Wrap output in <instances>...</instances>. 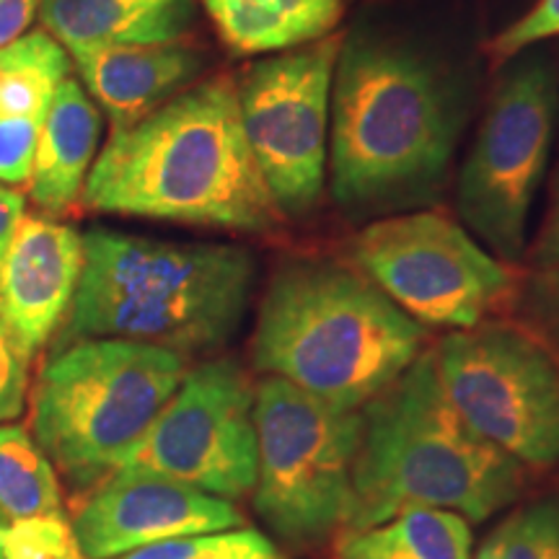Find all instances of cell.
<instances>
[{"instance_id":"cell-11","label":"cell","mask_w":559,"mask_h":559,"mask_svg":"<svg viewBox=\"0 0 559 559\" xmlns=\"http://www.w3.org/2000/svg\"><path fill=\"white\" fill-rule=\"evenodd\" d=\"M342 37L267 55L236 81L243 135L285 221L309 218L326 192L332 81Z\"/></svg>"},{"instance_id":"cell-5","label":"cell","mask_w":559,"mask_h":559,"mask_svg":"<svg viewBox=\"0 0 559 559\" xmlns=\"http://www.w3.org/2000/svg\"><path fill=\"white\" fill-rule=\"evenodd\" d=\"M360 415L355 510L347 531L415 508L451 510L481 523L526 492V466L477 436L453 409L432 347H425Z\"/></svg>"},{"instance_id":"cell-9","label":"cell","mask_w":559,"mask_h":559,"mask_svg":"<svg viewBox=\"0 0 559 559\" xmlns=\"http://www.w3.org/2000/svg\"><path fill=\"white\" fill-rule=\"evenodd\" d=\"M345 251L349 264L425 330L456 332L508 317L523 275L438 210L370 221Z\"/></svg>"},{"instance_id":"cell-7","label":"cell","mask_w":559,"mask_h":559,"mask_svg":"<svg viewBox=\"0 0 559 559\" xmlns=\"http://www.w3.org/2000/svg\"><path fill=\"white\" fill-rule=\"evenodd\" d=\"M254 510L270 539L313 549L345 534L355 510L360 409H342L293 383H257Z\"/></svg>"},{"instance_id":"cell-25","label":"cell","mask_w":559,"mask_h":559,"mask_svg":"<svg viewBox=\"0 0 559 559\" xmlns=\"http://www.w3.org/2000/svg\"><path fill=\"white\" fill-rule=\"evenodd\" d=\"M0 555L3 559H73L79 544L66 513L45 519L5 521L0 531Z\"/></svg>"},{"instance_id":"cell-13","label":"cell","mask_w":559,"mask_h":559,"mask_svg":"<svg viewBox=\"0 0 559 559\" xmlns=\"http://www.w3.org/2000/svg\"><path fill=\"white\" fill-rule=\"evenodd\" d=\"M239 526L243 515L234 502L130 466L91 489L70 523L83 559H117L151 544Z\"/></svg>"},{"instance_id":"cell-4","label":"cell","mask_w":559,"mask_h":559,"mask_svg":"<svg viewBox=\"0 0 559 559\" xmlns=\"http://www.w3.org/2000/svg\"><path fill=\"white\" fill-rule=\"evenodd\" d=\"M428 330L373 280L330 257H290L267 280L251 366L342 409H362L419 358Z\"/></svg>"},{"instance_id":"cell-14","label":"cell","mask_w":559,"mask_h":559,"mask_svg":"<svg viewBox=\"0 0 559 559\" xmlns=\"http://www.w3.org/2000/svg\"><path fill=\"white\" fill-rule=\"evenodd\" d=\"M83 272V234L52 215L21 218L0 267V321L37 355L60 332Z\"/></svg>"},{"instance_id":"cell-31","label":"cell","mask_w":559,"mask_h":559,"mask_svg":"<svg viewBox=\"0 0 559 559\" xmlns=\"http://www.w3.org/2000/svg\"><path fill=\"white\" fill-rule=\"evenodd\" d=\"M24 213H26L24 194L11 190V187H0V267H3L5 251L11 247V239L13 234H16Z\"/></svg>"},{"instance_id":"cell-20","label":"cell","mask_w":559,"mask_h":559,"mask_svg":"<svg viewBox=\"0 0 559 559\" xmlns=\"http://www.w3.org/2000/svg\"><path fill=\"white\" fill-rule=\"evenodd\" d=\"M73 58L47 29L21 34L0 50V117L45 120L55 91L70 79Z\"/></svg>"},{"instance_id":"cell-28","label":"cell","mask_w":559,"mask_h":559,"mask_svg":"<svg viewBox=\"0 0 559 559\" xmlns=\"http://www.w3.org/2000/svg\"><path fill=\"white\" fill-rule=\"evenodd\" d=\"M32 355L19 345V340L0 321V425L21 417L29 394Z\"/></svg>"},{"instance_id":"cell-2","label":"cell","mask_w":559,"mask_h":559,"mask_svg":"<svg viewBox=\"0 0 559 559\" xmlns=\"http://www.w3.org/2000/svg\"><path fill=\"white\" fill-rule=\"evenodd\" d=\"M81 200L96 213L247 236L285 226L251 156L228 75L194 83L145 120L111 132Z\"/></svg>"},{"instance_id":"cell-24","label":"cell","mask_w":559,"mask_h":559,"mask_svg":"<svg viewBox=\"0 0 559 559\" xmlns=\"http://www.w3.org/2000/svg\"><path fill=\"white\" fill-rule=\"evenodd\" d=\"M495 534L500 559H559V498L526 502Z\"/></svg>"},{"instance_id":"cell-29","label":"cell","mask_w":559,"mask_h":559,"mask_svg":"<svg viewBox=\"0 0 559 559\" xmlns=\"http://www.w3.org/2000/svg\"><path fill=\"white\" fill-rule=\"evenodd\" d=\"M523 260L528 262V270H559V169L551 179L547 213Z\"/></svg>"},{"instance_id":"cell-32","label":"cell","mask_w":559,"mask_h":559,"mask_svg":"<svg viewBox=\"0 0 559 559\" xmlns=\"http://www.w3.org/2000/svg\"><path fill=\"white\" fill-rule=\"evenodd\" d=\"M472 559H500V539L495 531L487 536V542L481 544L477 555H472Z\"/></svg>"},{"instance_id":"cell-15","label":"cell","mask_w":559,"mask_h":559,"mask_svg":"<svg viewBox=\"0 0 559 559\" xmlns=\"http://www.w3.org/2000/svg\"><path fill=\"white\" fill-rule=\"evenodd\" d=\"M83 88L107 111L111 132L128 130L192 86L205 58L185 41L104 45L70 52Z\"/></svg>"},{"instance_id":"cell-23","label":"cell","mask_w":559,"mask_h":559,"mask_svg":"<svg viewBox=\"0 0 559 559\" xmlns=\"http://www.w3.org/2000/svg\"><path fill=\"white\" fill-rule=\"evenodd\" d=\"M506 319L539 342L559 368V270L523 272Z\"/></svg>"},{"instance_id":"cell-6","label":"cell","mask_w":559,"mask_h":559,"mask_svg":"<svg viewBox=\"0 0 559 559\" xmlns=\"http://www.w3.org/2000/svg\"><path fill=\"white\" fill-rule=\"evenodd\" d=\"M187 368L171 349L132 340L55 347L32 389V436L58 477L94 489L122 469Z\"/></svg>"},{"instance_id":"cell-33","label":"cell","mask_w":559,"mask_h":559,"mask_svg":"<svg viewBox=\"0 0 559 559\" xmlns=\"http://www.w3.org/2000/svg\"><path fill=\"white\" fill-rule=\"evenodd\" d=\"M3 523H5L3 515H0V531H3ZM0 559H3V555H0Z\"/></svg>"},{"instance_id":"cell-34","label":"cell","mask_w":559,"mask_h":559,"mask_svg":"<svg viewBox=\"0 0 559 559\" xmlns=\"http://www.w3.org/2000/svg\"><path fill=\"white\" fill-rule=\"evenodd\" d=\"M73 559H83V555H79V557H73Z\"/></svg>"},{"instance_id":"cell-3","label":"cell","mask_w":559,"mask_h":559,"mask_svg":"<svg viewBox=\"0 0 559 559\" xmlns=\"http://www.w3.org/2000/svg\"><path fill=\"white\" fill-rule=\"evenodd\" d=\"M254 251L218 241H169L88 228L83 272L55 347L109 337L181 355L221 353L254 298Z\"/></svg>"},{"instance_id":"cell-16","label":"cell","mask_w":559,"mask_h":559,"mask_svg":"<svg viewBox=\"0 0 559 559\" xmlns=\"http://www.w3.org/2000/svg\"><path fill=\"white\" fill-rule=\"evenodd\" d=\"M102 111L75 79L60 83L41 120L29 177V198L45 215H62L83 198L88 171L99 156Z\"/></svg>"},{"instance_id":"cell-12","label":"cell","mask_w":559,"mask_h":559,"mask_svg":"<svg viewBox=\"0 0 559 559\" xmlns=\"http://www.w3.org/2000/svg\"><path fill=\"white\" fill-rule=\"evenodd\" d=\"M257 386L230 355L187 368L124 466L174 477L228 502L257 481Z\"/></svg>"},{"instance_id":"cell-22","label":"cell","mask_w":559,"mask_h":559,"mask_svg":"<svg viewBox=\"0 0 559 559\" xmlns=\"http://www.w3.org/2000/svg\"><path fill=\"white\" fill-rule=\"evenodd\" d=\"M117 559H288L260 528L239 526L215 534L181 536L135 549Z\"/></svg>"},{"instance_id":"cell-10","label":"cell","mask_w":559,"mask_h":559,"mask_svg":"<svg viewBox=\"0 0 559 559\" xmlns=\"http://www.w3.org/2000/svg\"><path fill=\"white\" fill-rule=\"evenodd\" d=\"M440 383L469 428L528 472L559 466V368L510 319L449 332L432 347Z\"/></svg>"},{"instance_id":"cell-17","label":"cell","mask_w":559,"mask_h":559,"mask_svg":"<svg viewBox=\"0 0 559 559\" xmlns=\"http://www.w3.org/2000/svg\"><path fill=\"white\" fill-rule=\"evenodd\" d=\"M45 29L68 52L104 45L181 41L194 0H39Z\"/></svg>"},{"instance_id":"cell-1","label":"cell","mask_w":559,"mask_h":559,"mask_svg":"<svg viewBox=\"0 0 559 559\" xmlns=\"http://www.w3.org/2000/svg\"><path fill=\"white\" fill-rule=\"evenodd\" d=\"M464 102L417 47L379 32L342 39L332 81L326 190L347 221L370 223L440 200Z\"/></svg>"},{"instance_id":"cell-26","label":"cell","mask_w":559,"mask_h":559,"mask_svg":"<svg viewBox=\"0 0 559 559\" xmlns=\"http://www.w3.org/2000/svg\"><path fill=\"white\" fill-rule=\"evenodd\" d=\"M551 37H559V0H536L521 19L489 39L487 55L495 66H506Z\"/></svg>"},{"instance_id":"cell-18","label":"cell","mask_w":559,"mask_h":559,"mask_svg":"<svg viewBox=\"0 0 559 559\" xmlns=\"http://www.w3.org/2000/svg\"><path fill=\"white\" fill-rule=\"evenodd\" d=\"M226 50L267 58L298 50L337 29L345 0H202Z\"/></svg>"},{"instance_id":"cell-27","label":"cell","mask_w":559,"mask_h":559,"mask_svg":"<svg viewBox=\"0 0 559 559\" xmlns=\"http://www.w3.org/2000/svg\"><path fill=\"white\" fill-rule=\"evenodd\" d=\"M39 130V117H0V185H29Z\"/></svg>"},{"instance_id":"cell-30","label":"cell","mask_w":559,"mask_h":559,"mask_svg":"<svg viewBox=\"0 0 559 559\" xmlns=\"http://www.w3.org/2000/svg\"><path fill=\"white\" fill-rule=\"evenodd\" d=\"M37 11L39 0H0V50L24 34Z\"/></svg>"},{"instance_id":"cell-21","label":"cell","mask_w":559,"mask_h":559,"mask_svg":"<svg viewBox=\"0 0 559 559\" xmlns=\"http://www.w3.org/2000/svg\"><path fill=\"white\" fill-rule=\"evenodd\" d=\"M62 513V489L52 461L24 425H0V515L3 521Z\"/></svg>"},{"instance_id":"cell-8","label":"cell","mask_w":559,"mask_h":559,"mask_svg":"<svg viewBox=\"0 0 559 559\" xmlns=\"http://www.w3.org/2000/svg\"><path fill=\"white\" fill-rule=\"evenodd\" d=\"M559 120V81L544 55L510 62L456 177V215L487 251L519 264L547 177Z\"/></svg>"},{"instance_id":"cell-19","label":"cell","mask_w":559,"mask_h":559,"mask_svg":"<svg viewBox=\"0 0 559 559\" xmlns=\"http://www.w3.org/2000/svg\"><path fill=\"white\" fill-rule=\"evenodd\" d=\"M337 559H472V523L451 510L415 508L337 536Z\"/></svg>"}]
</instances>
